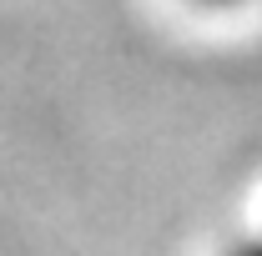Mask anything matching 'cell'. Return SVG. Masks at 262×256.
Masks as SVG:
<instances>
[{
  "label": "cell",
  "mask_w": 262,
  "mask_h": 256,
  "mask_svg": "<svg viewBox=\"0 0 262 256\" xmlns=\"http://www.w3.org/2000/svg\"><path fill=\"white\" fill-rule=\"evenodd\" d=\"M202 5H242V0H202Z\"/></svg>",
  "instance_id": "cell-2"
},
{
  "label": "cell",
  "mask_w": 262,
  "mask_h": 256,
  "mask_svg": "<svg viewBox=\"0 0 262 256\" xmlns=\"http://www.w3.org/2000/svg\"><path fill=\"white\" fill-rule=\"evenodd\" d=\"M227 256H262V231H257V236H242Z\"/></svg>",
  "instance_id": "cell-1"
}]
</instances>
